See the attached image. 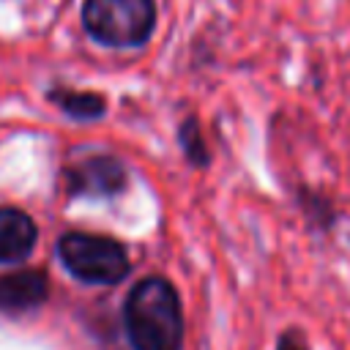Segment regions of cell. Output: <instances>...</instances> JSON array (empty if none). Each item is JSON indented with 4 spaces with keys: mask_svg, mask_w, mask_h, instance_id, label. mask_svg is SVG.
Listing matches in <instances>:
<instances>
[{
    "mask_svg": "<svg viewBox=\"0 0 350 350\" xmlns=\"http://www.w3.org/2000/svg\"><path fill=\"white\" fill-rule=\"evenodd\" d=\"M276 350H309V345H306V339H304V334H301V331L290 328V331H284V334L279 336Z\"/></svg>",
    "mask_w": 350,
    "mask_h": 350,
    "instance_id": "9",
    "label": "cell"
},
{
    "mask_svg": "<svg viewBox=\"0 0 350 350\" xmlns=\"http://www.w3.org/2000/svg\"><path fill=\"white\" fill-rule=\"evenodd\" d=\"M46 298V276L41 271H16L0 276V312H27Z\"/></svg>",
    "mask_w": 350,
    "mask_h": 350,
    "instance_id": "5",
    "label": "cell"
},
{
    "mask_svg": "<svg viewBox=\"0 0 350 350\" xmlns=\"http://www.w3.org/2000/svg\"><path fill=\"white\" fill-rule=\"evenodd\" d=\"M126 334L134 350H180L183 312L178 293L161 276L137 282L123 306Z\"/></svg>",
    "mask_w": 350,
    "mask_h": 350,
    "instance_id": "1",
    "label": "cell"
},
{
    "mask_svg": "<svg viewBox=\"0 0 350 350\" xmlns=\"http://www.w3.org/2000/svg\"><path fill=\"white\" fill-rule=\"evenodd\" d=\"M66 180L71 194L109 197L126 186V170L115 156H88L66 170Z\"/></svg>",
    "mask_w": 350,
    "mask_h": 350,
    "instance_id": "4",
    "label": "cell"
},
{
    "mask_svg": "<svg viewBox=\"0 0 350 350\" xmlns=\"http://www.w3.org/2000/svg\"><path fill=\"white\" fill-rule=\"evenodd\" d=\"M57 257L74 279L88 284H115L129 273L126 249L104 235L68 232L57 241Z\"/></svg>",
    "mask_w": 350,
    "mask_h": 350,
    "instance_id": "3",
    "label": "cell"
},
{
    "mask_svg": "<svg viewBox=\"0 0 350 350\" xmlns=\"http://www.w3.org/2000/svg\"><path fill=\"white\" fill-rule=\"evenodd\" d=\"M36 224L16 208H0V262H22L36 246Z\"/></svg>",
    "mask_w": 350,
    "mask_h": 350,
    "instance_id": "6",
    "label": "cell"
},
{
    "mask_svg": "<svg viewBox=\"0 0 350 350\" xmlns=\"http://www.w3.org/2000/svg\"><path fill=\"white\" fill-rule=\"evenodd\" d=\"M82 25L104 46H142L156 27L153 0H85Z\"/></svg>",
    "mask_w": 350,
    "mask_h": 350,
    "instance_id": "2",
    "label": "cell"
},
{
    "mask_svg": "<svg viewBox=\"0 0 350 350\" xmlns=\"http://www.w3.org/2000/svg\"><path fill=\"white\" fill-rule=\"evenodd\" d=\"M178 137H180V145H183V150H186V156H189L191 164H205L208 161V148L202 142V134H200V126H197L194 118H189L180 126Z\"/></svg>",
    "mask_w": 350,
    "mask_h": 350,
    "instance_id": "8",
    "label": "cell"
},
{
    "mask_svg": "<svg viewBox=\"0 0 350 350\" xmlns=\"http://www.w3.org/2000/svg\"><path fill=\"white\" fill-rule=\"evenodd\" d=\"M49 98L71 118L79 120H90V118H101L107 104L98 93H85V90H52Z\"/></svg>",
    "mask_w": 350,
    "mask_h": 350,
    "instance_id": "7",
    "label": "cell"
}]
</instances>
